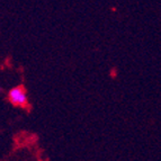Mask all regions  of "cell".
Returning <instances> with one entry per match:
<instances>
[{
    "mask_svg": "<svg viewBox=\"0 0 161 161\" xmlns=\"http://www.w3.org/2000/svg\"><path fill=\"white\" fill-rule=\"evenodd\" d=\"M8 99L14 106L17 107H26L28 105V97L27 92L22 86L14 87L8 92Z\"/></svg>",
    "mask_w": 161,
    "mask_h": 161,
    "instance_id": "1",
    "label": "cell"
}]
</instances>
